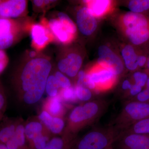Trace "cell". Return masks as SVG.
I'll list each match as a JSON object with an SVG mask.
<instances>
[{
	"label": "cell",
	"instance_id": "cell-1",
	"mask_svg": "<svg viewBox=\"0 0 149 149\" xmlns=\"http://www.w3.org/2000/svg\"><path fill=\"white\" fill-rule=\"evenodd\" d=\"M52 67L47 59L35 58L27 62L23 68L14 72L12 85L19 102L32 105L41 100L45 92Z\"/></svg>",
	"mask_w": 149,
	"mask_h": 149
},
{
	"label": "cell",
	"instance_id": "cell-2",
	"mask_svg": "<svg viewBox=\"0 0 149 149\" xmlns=\"http://www.w3.org/2000/svg\"><path fill=\"white\" fill-rule=\"evenodd\" d=\"M120 132L113 126L96 128L90 131L76 141L74 149H106L111 146Z\"/></svg>",
	"mask_w": 149,
	"mask_h": 149
},
{
	"label": "cell",
	"instance_id": "cell-3",
	"mask_svg": "<svg viewBox=\"0 0 149 149\" xmlns=\"http://www.w3.org/2000/svg\"><path fill=\"white\" fill-rule=\"evenodd\" d=\"M148 117L149 102H129L116 118L113 126L121 132L134 123Z\"/></svg>",
	"mask_w": 149,
	"mask_h": 149
},
{
	"label": "cell",
	"instance_id": "cell-4",
	"mask_svg": "<svg viewBox=\"0 0 149 149\" xmlns=\"http://www.w3.org/2000/svg\"><path fill=\"white\" fill-rule=\"evenodd\" d=\"M117 75L111 70L97 64L86 72L85 85L99 94L110 90L115 85Z\"/></svg>",
	"mask_w": 149,
	"mask_h": 149
},
{
	"label": "cell",
	"instance_id": "cell-5",
	"mask_svg": "<svg viewBox=\"0 0 149 149\" xmlns=\"http://www.w3.org/2000/svg\"><path fill=\"white\" fill-rule=\"evenodd\" d=\"M19 25L14 19L0 17V49H8L16 42Z\"/></svg>",
	"mask_w": 149,
	"mask_h": 149
},
{
	"label": "cell",
	"instance_id": "cell-6",
	"mask_svg": "<svg viewBox=\"0 0 149 149\" xmlns=\"http://www.w3.org/2000/svg\"><path fill=\"white\" fill-rule=\"evenodd\" d=\"M97 64L111 70L117 75L121 74L124 68L121 59L110 48L106 45L100 46L98 50Z\"/></svg>",
	"mask_w": 149,
	"mask_h": 149
},
{
	"label": "cell",
	"instance_id": "cell-7",
	"mask_svg": "<svg viewBox=\"0 0 149 149\" xmlns=\"http://www.w3.org/2000/svg\"><path fill=\"white\" fill-rule=\"evenodd\" d=\"M115 142L118 149H149V135L120 132Z\"/></svg>",
	"mask_w": 149,
	"mask_h": 149
},
{
	"label": "cell",
	"instance_id": "cell-8",
	"mask_svg": "<svg viewBox=\"0 0 149 149\" xmlns=\"http://www.w3.org/2000/svg\"><path fill=\"white\" fill-rule=\"evenodd\" d=\"M27 6V1L24 0L0 1V17L17 18L24 13Z\"/></svg>",
	"mask_w": 149,
	"mask_h": 149
},
{
	"label": "cell",
	"instance_id": "cell-9",
	"mask_svg": "<svg viewBox=\"0 0 149 149\" xmlns=\"http://www.w3.org/2000/svg\"><path fill=\"white\" fill-rule=\"evenodd\" d=\"M30 35L32 45L37 50L45 48L54 38L47 26L39 23L32 24L30 28Z\"/></svg>",
	"mask_w": 149,
	"mask_h": 149
},
{
	"label": "cell",
	"instance_id": "cell-10",
	"mask_svg": "<svg viewBox=\"0 0 149 149\" xmlns=\"http://www.w3.org/2000/svg\"><path fill=\"white\" fill-rule=\"evenodd\" d=\"M76 21L80 32L85 36L92 35L97 27L95 17L86 6L83 7L78 10L76 15Z\"/></svg>",
	"mask_w": 149,
	"mask_h": 149
},
{
	"label": "cell",
	"instance_id": "cell-11",
	"mask_svg": "<svg viewBox=\"0 0 149 149\" xmlns=\"http://www.w3.org/2000/svg\"><path fill=\"white\" fill-rule=\"evenodd\" d=\"M83 63L82 57L75 53H70L66 57L59 61L58 68L60 72L70 77H75Z\"/></svg>",
	"mask_w": 149,
	"mask_h": 149
},
{
	"label": "cell",
	"instance_id": "cell-12",
	"mask_svg": "<svg viewBox=\"0 0 149 149\" xmlns=\"http://www.w3.org/2000/svg\"><path fill=\"white\" fill-rule=\"evenodd\" d=\"M37 117L53 136H58L63 133L66 126L63 118L52 116L44 110L40 112Z\"/></svg>",
	"mask_w": 149,
	"mask_h": 149
},
{
	"label": "cell",
	"instance_id": "cell-13",
	"mask_svg": "<svg viewBox=\"0 0 149 149\" xmlns=\"http://www.w3.org/2000/svg\"><path fill=\"white\" fill-rule=\"evenodd\" d=\"M76 136L64 130L61 135L53 136L43 149H70L76 141Z\"/></svg>",
	"mask_w": 149,
	"mask_h": 149
},
{
	"label": "cell",
	"instance_id": "cell-14",
	"mask_svg": "<svg viewBox=\"0 0 149 149\" xmlns=\"http://www.w3.org/2000/svg\"><path fill=\"white\" fill-rule=\"evenodd\" d=\"M21 119L4 116L0 121V142L6 144L12 138Z\"/></svg>",
	"mask_w": 149,
	"mask_h": 149
},
{
	"label": "cell",
	"instance_id": "cell-15",
	"mask_svg": "<svg viewBox=\"0 0 149 149\" xmlns=\"http://www.w3.org/2000/svg\"><path fill=\"white\" fill-rule=\"evenodd\" d=\"M48 25L54 37L61 42L63 44L69 43L74 38V36L68 31L58 18L50 19Z\"/></svg>",
	"mask_w": 149,
	"mask_h": 149
},
{
	"label": "cell",
	"instance_id": "cell-16",
	"mask_svg": "<svg viewBox=\"0 0 149 149\" xmlns=\"http://www.w3.org/2000/svg\"><path fill=\"white\" fill-rule=\"evenodd\" d=\"M6 145L8 149H29L24 132V121L22 118L14 135Z\"/></svg>",
	"mask_w": 149,
	"mask_h": 149
},
{
	"label": "cell",
	"instance_id": "cell-17",
	"mask_svg": "<svg viewBox=\"0 0 149 149\" xmlns=\"http://www.w3.org/2000/svg\"><path fill=\"white\" fill-rule=\"evenodd\" d=\"M42 110L52 116L63 118L66 111V107L58 94L56 97H48L44 102Z\"/></svg>",
	"mask_w": 149,
	"mask_h": 149
},
{
	"label": "cell",
	"instance_id": "cell-18",
	"mask_svg": "<svg viewBox=\"0 0 149 149\" xmlns=\"http://www.w3.org/2000/svg\"><path fill=\"white\" fill-rule=\"evenodd\" d=\"M47 131H49L37 116L24 122V132L28 143L36 136Z\"/></svg>",
	"mask_w": 149,
	"mask_h": 149
},
{
	"label": "cell",
	"instance_id": "cell-19",
	"mask_svg": "<svg viewBox=\"0 0 149 149\" xmlns=\"http://www.w3.org/2000/svg\"><path fill=\"white\" fill-rule=\"evenodd\" d=\"M90 13L96 17L102 16L109 10L111 1L109 0L84 1Z\"/></svg>",
	"mask_w": 149,
	"mask_h": 149
},
{
	"label": "cell",
	"instance_id": "cell-20",
	"mask_svg": "<svg viewBox=\"0 0 149 149\" xmlns=\"http://www.w3.org/2000/svg\"><path fill=\"white\" fill-rule=\"evenodd\" d=\"M121 54L127 69L133 71L138 68L137 63L138 55L133 46L130 45H125L122 49Z\"/></svg>",
	"mask_w": 149,
	"mask_h": 149
},
{
	"label": "cell",
	"instance_id": "cell-21",
	"mask_svg": "<svg viewBox=\"0 0 149 149\" xmlns=\"http://www.w3.org/2000/svg\"><path fill=\"white\" fill-rule=\"evenodd\" d=\"M121 132L149 135V117L134 123Z\"/></svg>",
	"mask_w": 149,
	"mask_h": 149
},
{
	"label": "cell",
	"instance_id": "cell-22",
	"mask_svg": "<svg viewBox=\"0 0 149 149\" xmlns=\"http://www.w3.org/2000/svg\"><path fill=\"white\" fill-rule=\"evenodd\" d=\"M128 7L131 12L142 13L149 9V0H131Z\"/></svg>",
	"mask_w": 149,
	"mask_h": 149
},
{
	"label": "cell",
	"instance_id": "cell-23",
	"mask_svg": "<svg viewBox=\"0 0 149 149\" xmlns=\"http://www.w3.org/2000/svg\"><path fill=\"white\" fill-rule=\"evenodd\" d=\"M58 95L64 104L74 102L78 100L76 97L74 86H72L70 88L60 89Z\"/></svg>",
	"mask_w": 149,
	"mask_h": 149
},
{
	"label": "cell",
	"instance_id": "cell-24",
	"mask_svg": "<svg viewBox=\"0 0 149 149\" xmlns=\"http://www.w3.org/2000/svg\"><path fill=\"white\" fill-rule=\"evenodd\" d=\"M60 88L54 75H49L47 80L45 92L49 97H54L58 95Z\"/></svg>",
	"mask_w": 149,
	"mask_h": 149
},
{
	"label": "cell",
	"instance_id": "cell-25",
	"mask_svg": "<svg viewBox=\"0 0 149 149\" xmlns=\"http://www.w3.org/2000/svg\"><path fill=\"white\" fill-rule=\"evenodd\" d=\"M59 20L61 22L68 32L73 36H74L77 32V27L69 16L62 12H60L58 15Z\"/></svg>",
	"mask_w": 149,
	"mask_h": 149
},
{
	"label": "cell",
	"instance_id": "cell-26",
	"mask_svg": "<svg viewBox=\"0 0 149 149\" xmlns=\"http://www.w3.org/2000/svg\"><path fill=\"white\" fill-rule=\"evenodd\" d=\"M75 93L77 100L83 102H88L92 97L91 90L84 86L75 85Z\"/></svg>",
	"mask_w": 149,
	"mask_h": 149
},
{
	"label": "cell",
	"instance_id": "cell-27",
	"mask_svg": "<svg viewBox=\"0 0 149 149\" xmlns=\"http://www.w3.org/2000/svg\"><path fill=\"white\" fill-rule=\"evenodd\" d=\"M54 75L56 77L60 89H65L72 86L71 82L69 78L59 71L56 72Z\"/></svg>",
	"mask_w": 149,
	"mask_h": 149
},
{
	"label": "cell",
	"instance_id": "cell-28",
	"mask_svg": "<svg viewBox=\"0 0 149 149\" xmlns=\"http://www.w3.org/2000/svg\"><path fill=\"white\" fill-rule=\"evenodd\" d=\"M133 77L135 84L141 86L142 88L146 85L147 80L148 78L146 73L140 71L135 72L133 74Z\"/></svg>",
	"mask_w": 149,
	"mask_h": 149
},
{
	"label": "cell",
	"instance_id": "cell-29",
	"mask_svg": "<svg viewBox=\"0 0 149 149\" xmlns=\"http://www.w3.org/2000/svg\"><path fill=\"white\" fill-rule=\"evenodd\" d=\"M8 59L4 50L0 49V74L4 71L8 63Z\"/></svg>",
	"mask_w": 149,
	"mask_h": 149
},
{
	"label": "cell",
	"instance_id": "cell-30",
	"mask_svg": "<svg viewBox=\"0 0 149 149\" xmlns=\"http://www.w3.org/2000/svg\"><path fill=\"white\" fill-rule=\"evenodd\" d=\"M137 101L140 102H149V90L145 89L136 95Z\"/></svg>",
	"mask_w": 149,
	"mask_h": 149
},
{
	"label": "cell",
	"instance_id": "cell-31",
	"mask_svg": "<svg viewBox=\"0 0 149 149\" xmlns=\"http://www.w3.org/2000/svg\"><path fill=\"white\" fill-rule=\"evenodd\" d=\"M142 87L135 84L132 85L131 88L129 90V93L131 96H135L137 95L142 91Z\"/></svg>",
	"mask_w": 149,
	"mask_h": 149
},
{
	"label": "cell",
	"instance_id": "cell-32",
	"mask_svg": "<svg viewBox=\"0 0 149 149\" xmlns=\"http://www.w3.org/2000/svg\"><path fill=\"white\" fill-rule=\"evenodd\" d=\"M147 62V58L144 56H138L137 63L138 67H143L145 65Z\"/></svg>",
	"mask_w": 149,
	"mask_h": 149
},
{
	"label": "cell",
	"instance_id": "cell-33",
	"mask_svg": "<svg viewBox=\"0 0 149 149\" xmlns=\"http://www.w3.org/2000/svg\"><path fill=\"white\" fill-rule=\"evenodd\" d=\"M132 84H131L130 81L128 80H125L123 81L122 83V88L123 90H129L131 88Z\"/></svg>",
	"mask_w": 149,
	"mask_h": 149
},
{
	"label": "cell",
	"instance_id": "cell-34",
	"mask_svg": "<svg viewBox=\"0 0 149 149\" xmlns=\"http://www.w3.org/2000/svg\"><path fill=\"white\" fill-rule=\"evenodd\" d=\"M33 2L34 5L39 8L42 7L43 6L45 5L44 1L42 0H35L33 1Z\"/></svg>",
	"mask_w": 149,
	"mask_h": 149
},
{
	"label": "cell",
	"instance_id": "cell-35",
	"mask_svg": "<svg viewBox=\"0 0 149 149\" xmlns=\"http://www.w3.org/2000/svg\"><path fill=\"white\" fill-rule=\"evenodd\" d=\"M5 95L4 89L1 80H0V100Z\"/></svg>",
	"mask_w": 149,
	"mask_h": 149
},
{
	"label": "cell",
	"instance_id": "cell-36",
	"mask_svg": "<svg viewBox=\"0 0 149 149\" xmlns=\"http://www.w3.org/2000/svg\"><path fill=\"white\" fill-rule=\"evenodd\" d=\"M37 53L36 51H31L29 52V57L31 59H33L36 58Z\"/></svg>",
	"mask_w": 149,
	"mask_h": 149
},
{
	"label": "cell",
	"instance_id": "cell-37",
	"mask_svg": "<svg viewBox=\"0 0 149 149\" xmlns=\"http://www.w3.org/2000/svg\"><path fill=\"white\" fill-rule=\"evenodd\" d=\"M0 149H8L6 144L0 142Z\"/></svg>",
	"mask_w": 149,
	"mask_h": 149
},
{
	"label": "cell",
	"instance_id": "cell-38",
	"mask_svg": "<svg viewBox=\"0 0 149 149\" xmlns=\"http://www.w3.org/2000/svg\"><path fill=\"white\" fill-rule=\"evenodd\" d=\"M146 85L147 89L149 90V77L148 78V80H147Z\"/></svg>",
	"mask_w": 149,
	"mask_h": 149
},
{
	"label": "cell",
	"instance_id": "cell-39",
	"mask_svg": "<svg viewBox=\"0 0 149 149\" xmlns=\"http://www.w3.org/2000/svg\"><path fill=\"white\" fill-rule=\"evenodd\" d=\"M147 65H148V68L149 69V59L148 60V62H147Z\"/></svg>",
	"mask_w": 149,
	"mask_h": 149
},
{
	"label": "cell",
	"instance_id": "cell-40",
	"mask_svg": "<svg viewBox=\"0 0 149 149\" xmlns=\"http://www.w3.org/2000/svg\"><path fill=\"white\" fill-rule=\"evenodd\" d=\"M111 146L109 147V148H107L106 149H112L111 148Z\"/></svg>",
	"mask_w": 149,
	"mask_h": 149
}]
</instances>
